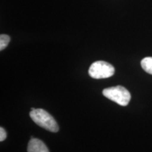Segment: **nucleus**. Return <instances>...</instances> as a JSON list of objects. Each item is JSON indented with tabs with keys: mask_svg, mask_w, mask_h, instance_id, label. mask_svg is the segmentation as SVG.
<instances>
[{
	"mask_svg": "<svg viewBox=\"0 0 152 152\" xmlns=\"http://www.w3.org/2000/svg\"><path fill=\"white\" fill-rule=\"evenodd\" d=\"M31 119L37 125L52 132H57L59 130L56 121L52 115L42 109H35L30 112Z\"/></svg>",
	"mask_w": 152,
	"mask_h": 152,
	"instance_id": "f257e3e1",
	"label": "nucleus"
},
{
	"mask_svg": "<svg viewBox=\"0 0 152 152\" xmlns=\"http://www.w3.org/2000/svg\"><path fill=\"white\" fill-rule=\"evenodd\" d=\"M103 94L105 97L123 106L128 105L131 99L130 92L121 85L104 89Z\"/></svg>",
	"mask_w": 152,
	"mask_h": 152,
	"instance_id": "f03ea898",
	"label": "nucleus"
},
{
	"mask_svg": "<svg viewBox=\"0 0 152 152\" xmlns=\"http://www.w3.org/2000/svg\"><path fill=\"white\" fill-rule=\"evenodd\" d=\"M115 73V68L109 63L98 61L94 62L89 68V75L94 79H105L111 77Z\"/></svg>",
	"mask_w": 152,
	"mask_h": 152,
	"instance_id": "7ed1b4c3",
	"label": "nucleus"
},
{
	"mask_svg": "<svg viewBox=\"0 0 152 152\" xmlns=\"http://www.w3.org/2000/svg\"><path fill=\"white\" fill-rule=\"evenodd\" d=\"M28 152H49L46 144L39 139L32 137L28 144Z\"/></svg>",
	"mask_w": 152,
	"mask_h": 152,
	"instance_id": "20e7f679",
	"label": "nucleus"
},
{
	"mask_svg": "<svg viewBox=\"0 0 152 152\" xmlns=\"http://www.w3.org/2000/svg\"><path fill=\"white\" fill-rule=\"evenodd\" d=\"M141 66L147 73L152 75V57H145L141 61Z\"/></svg>",
	"mask_w": 152,
	"mask_h": 152,
	"instance_id": "39448f33",
	"label": "nucleus"
},
{
	"mask_svg": "<svg viewBox=\"0 0 152 152\" xmlns=\"http://www.w3.org/2000/svg\"><path fill=\"white\" fill-rule=\"evenodd\" d=\"M9 42H10V37L9 35L4 34L0 35V50L2 51L3 49H4L9 45Z\"/></svg>",
	"mask_w": 152,
	"mask_h": 152,
	"instance_id": "423d86ee",
	"label": "nucleus"
},
{
	"mask_svg": "<svg viewBox=\"0 0 152 152\" xmlns=\"http://www.w3.org/2000/svg\"><path fill=\"white\" fill-rule=\"evenodd\" d=\"M6 138H7V132H6L4 129L2 127H1V128H0V141H4Z\"/></svg>",
	"mask_w": 152,
	"mask_h": 152,
	"instance_id": "0eeeda50",
	"label": "nucleus"
}]
</instances>
